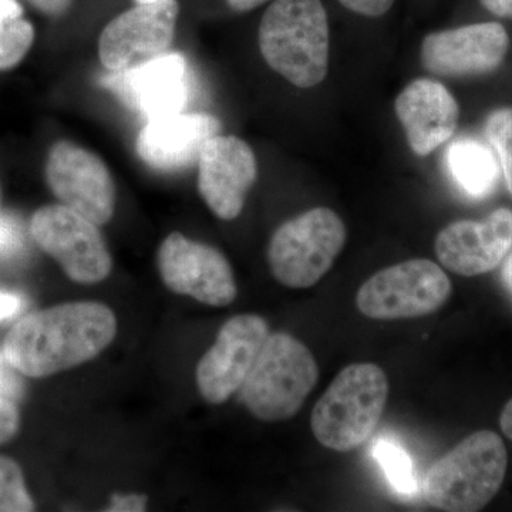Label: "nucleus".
<instances>
[{"mask_svg":"<svg viewBox=\"0 0 512 512\" xmlns=\"http://www.w3.org/2000/svg\"><path fill=\"white\" fill-rule=\"evenodd\" d=\"M117 319L97 302L62 303L10 329L3 352L20 375L47 377L90 362L113 342Z\"/></svg>","mask_w":512,"mask_h":512,"instance_id":"f257e3e1","label":"nucleus"},{"mask_svg":"<svg viewBox=\"0 0 512 512\" xmlns=\"http://www.w3.org/2000/svg\"><path fill=\"white\" fill-rule=\"evenodd\" d=\"M265 62L293 86L323 82L329 64L328 15L320 0H275L259 25Z\"/></svg>","mask_w":512,"mask_h":512,"instance_id":"f03ea898","label":"nucleus"},{"mask_svg":"<svg viewBox=\"0 0 512 512\" xmlns=\"http://www.w3.org/2000/svg\"><path fill=\"white\" fill-rule=\"evenodd\" d=\"M507 464L503 439L494 431H476L431 464L423 480L424 498L443 511L483 510L500 491Z\"/></svg>","mask_w":512,"mask_h":512,"instance_id":"7ed1b4c3","label":"nucleus"},{"mask_svg":"<svg viewBox=\"0 0 512 512\" xmlns=\"http://www.w3.org/2000/svg\"><path fill=\"white\" fill-rule=\"evenodd\" d=\"M389 399V380L375 363H353L340 370L316 403L311 427L323 447L348 453L376 430Z\"/></svg>","mask_w":512,"mask_h":512,"instance_id":"20e7f679","label":"nucleus"},{"mask_svg":"<svg viewBox=\"0 0 512 512\" xmlns=\"http://www.w3.org/2000/svg\"><path fill=\"white\" fill-rule=\"evenodd\" d=\"M318 379V363L308 346L289 333L276 332L269 333L239 390L256 419L275 423L302 409Z\"/></svg>","mask_w":512,"mask_h":512,"instance_id":"39448f33","label":"nucleus"},{"mask_svg":"<svg viewBox=\"0 0 512 512\" xmlns=\"http://www.w3.org/2000/svg\"><path fill=\"white\" fill-rule=\"evenodd\" d=\"M346 235L345 224L329 208H313L286 221L269 242L272 275L286 288H311L332 268Z\"/></svg>","mask_w":512,"mask_h":512,"instance_id":"423d86ee","label":"nucleus"},{"mask_svg":"<svg viewBox=\"0 0 512 512\" xmlns=\"http://www.w3.org/2000/svg\"><path fill=\"white\" fill-rule=\"evenodd\" d=\"M453 286L446 272L429 259H410L384 268L360 286L357 309L370 319L421 318L439 311Z\"/></svg>","mask_w":512,"mask_h":512,"instance_id":"0eeeda50","label":"nucleus"},{"mask_svg":"<svg viewBox=\"0 0 512 512\" xmlns=\"http://www.w3.org/2000/svg\"><path fill=\"white\" fill-rule=\"evenodd\" d=\"M30 234L76 284L104 281L113 269L99 225L63 204L47 205L33 215Z\"/></svg>","mask_w":512,"mask_h":512,"instance_id":"6e6552de","label":"nucleus"},{"mask_svg":"<svg viewBox=\"0 0 512 512\" xmlns=\"http://www.w3.org/2000/svg\"><path fill=\"white\" fill-rule=\"evenodd\" d=\"M178 3H137L111 20L99 39L100 62L111 73L127 72L164 55L173 45Z\"/></svg>","mask_w":512,"mask_h":512,"instance_id":"1a4fd4ad","label":"nucleus"},{"mask_svg":"<svg viewBox=\"0 0 512 512\" xmlns=\"http://www.w3.org/2000/svg\"><path fill=\"white\" fill-rule=\"evenodd\" d=\"M158 271L171 292L210 306H227L237 298L234 271L217 248L191 241L180 232L164 239L157 255Z\"/></svg>","mask_w":512,"mask_h":512,"instance_id":"9d476101","label":"nucleus"},{"mask_svg":"<svg viewBox=\"0 0 512 512\" xmlns=\"http://www.w3.org/2000/svg\"><path fill=\"white\" fill-rule=\"evenodd\" d=\"M46 180L60 204L99 227L113 218V177L104 161L92 151L72 141H59L47 157Z\"/></svg>","mask_w":512,"mask_h":512,"instance_id":"9b49d317","label":"nucleus"},{"mask_svg":"<svg viewBox=\"0 0 512 512\" xmlns=\"http://www.w3.org/2000/svg\"><path fill=\"white\" fill-rule=\"evenodd\" d=\"M268 336V323L258 315L245 313L225 322L195 372L201 396L211 404L227 402L241 389Z\"/></svg>","mask_w":512,"mask_h":512,"instance_id":"f8f14e48","label":"nucleus"},{"mask_svg":"<svg viewBox=\"0 0 512 512\" xmlns=\"http://www.w3.org/2000/svg\"><path fill=\"white\" fill-rule=\"evenodd\" d=\"M198 190L214 215L232 221L244 210L258 175L252 148L241 138H210L198 158Z\"/></svg>","mask_w":512,"mask_h":512,"instance_id":"ddd939ff","label":"nucleus"},{"mask_svg":"<svg viewBox=\"0 0 512 512\" xmlns=\"http://www.w3.org/2000/svg\"><path fill=\"white\" fill-rule=\"evenodd\" d=\"M508 46L510 37L503 25L477 23L430 33L421 46V62L439 76H481L503 64Z\"/></svg>","mask_w":512,"mask_h":512,"instance_id":"4468645a","label":"nucleus"},{"mask_svg":"<svg viewBox=\"0 0 512 512\" xmlns=\"http://www.w3.org/2000/svg\"><path fill=\"white\" fill-rule=\"evenodd\" d=\"M104 86L148 121L183 113L190 97L187 60L167 52L127 72L111 73Z\"/></svg>","mask_w":512,"mask_h":512,"instance_id":"2eb2a0df","label":"nucleus"},{"mask_svg":"<svg viewBox=\"0 0 512 512\" xmlns=\"http://www.w3.org/2000/svg\"><path fill=\"white\" fill-rule=\"evenodd\" d=\"M434 249L441 265L454 274H487L512 249V212L500 208L484 221L453 222L437 235Z\"/></svg>","mask_w":512,"mask_h":512,"instance_id":"dca6fc26","label":"nucleus"},{"mask_svg":"<svg viewBox=\"0 0 512 512\" xmlns=\"http://www.w3.org/2000/svg\"><path fill=\"white\" fill-rule=\"evenodd\" d=\"M220 133V120L211 114H171L148 121L138 133L136 150L156 170H183L197 164L207 141Z\"/></svg>","mask_w":512,"mask_h":512,"instance_id":"f3484780","label":"nucleus"},{"mask_svg":"<svg viewBox=\"0 0 512 512\" xmlns=\"http://www.w3.org/2000/svg\"><path fill=\"white\" fill-rule=\"evenodd\" d=\"M394 107L417 156H429L456 133L458 104L439 82L414 80L397 96Z\"/></svg>","mask_w":512,"mask_h":512,"instance_id":"a211bd4d","label":"nucleus"},{"mask_svg":"<svg viewBox=\"0 0 512 512\" xmlns=\"http://www.w3.org/2000/svg\"><path fill=\"white\" fill-rule=\"evenodd\" d=\"M447 167L458 187L473 198L490 195L500 178V165L493 151L473 138H460L451 144Z\"/></svg>","mask_w":512,"mask_h":512,"instance_id":"6ab92c4d","label":"nucleus"},{"mask_svg":"<svg viewBox=\"0 0 512 512\" xmlns=\"http://www.w3.org/2000/svg\"><path fill=\"white\" fill-rule=\"evenodd\" d=\"M373 456L397 493L403 495L416 493L417 481L414 477L413 461L400 444L393 440H377L373 446Z\"/></svg>","mask_w":512,"mask_h":512,"instance_id":"aec40b11","label":"nucleus"},{"mask_svg":"<svg viewBox=\"0 0 512 512\" xmlns=\"http://www.w3.org/2000/svg\"><path fill=\"white\" fill-rule=\"evenodd\" d=\"M33 40L35 29L23 16L0 23V70L16 66L29 52Z\"/></svg>","mask_w":512,"mask_h":512,"instance_id":"412c9836","label":"nucleus"},{"mask_svg":"<svg viewBox=\"0 0 512 512\" xmlns=\"http://www.w3.org/2000/svg\"><path fill=\"white\" fill-rule=\"evenodd\" d=\"M485 136L500 160L505 184L512 194V109L495 110L485 121Z\"/></svg>","mask_w":512,"mask_h":512,"instance_id":"4be33fe9","label":"nucleus"},{"mask_svg":"<svg viewBox=\"0 0 512 512\" xmlns=\"http://www.w3.org/2000/svg\"><path fill=\"white\" fill-rule=\"evenodd\" d=\"M35 510L26 491L22 470L12 458L0 456V512H29Z\"/></svg>","mask_w":512,"mask_h":512,"instance_id":"5701e85b","label":"nucleus"},{"mask_svg":"<svg viewBox=\"0 0 512 512\" xmlns=\"http://www.w3.org/2000/svg\"><path fill=\"white\" fill-rule=\"evenodd\" d=\"M23 247V234L19 222L10 215H0V258H10Z\"/></svg>","mask_w":512,"mask_h":512,"instance_id":"b1692460","label":"nucleus"},{"mask_svg":"<svg viewBox=\"0 0 512 512\" xmlns=\"http://www.w3.org/2000/svg\"><path fill=\"white\" fill-rule=\"evenodd\" d=\"M22 394L23 383L19 377V370L12 366L5 352L0 350V397L15 402Z\"/></svg>","mask_w":512,"mask_h":512,"instance_id":"393cba45","label":"nucleus"},{"mask_svg":"<svg viewBox=\"0 0 512 512\" xmlns=\"http://www.w3.org/2000/svg\"><path fill=\"white\" fill-rule=\"evenodd\" d=\"M19 429V413L15 404L0 397V444L15 436Z\"/></svg>","mask_w":512,"mask_h":512,"instance_id":"a878e982","label":"nucleus"},{"mask_svg":"<svg viewBox=\"0 0 512 512\" xmlns=\"http://www.w3.org/2000/svg\"><path fill=\"white\" fill-rule=\"evenodd\" d=\"M342 6L352 10L357 15L369 16V18H379L384 13L389 12L394 0H339Z\"/></svg>","mask_w":512,"mask_h":512,"instance_id":"bb28decb","label":"nucleus"},{"mask_svg":"<svg viewBox=\"0 0 512 512\" xmlns=\"http://www.w3.org/2000/svg\"><path fill=\"white\" fill-rule=\"evenodd\" d=\"M147 497L138 494H114L111 497L109 508L113 512H140L146 511Z\"/></svg>","mask_w":512,"mask_h":512,"instance_id":"cd10ccee","label":"nucleus"},{"mask_svg":"<svg viewBox=\"0 0 512 512\" xmlns=\"http://www.w3.org/2000/svg\"><path fill=\"white\" fill-rule=\"evenodd\" d=\"M28 2L47 16H60L67 12L73 0H28Z\"/></svg>","mask_w":512,"mask_h":512,"instance_id":"c85d7f7f","label":"nucleus"},{"mask_svg":"<svg viewBox=\"0 0 512 512\" xmlns=\"http://www.w3.org/2000/svg\"><path fill=\"white\" fill-rule=\"evenodd\" d=\"M23 302L15 293L0 292V320L12 318L22 309Z\"/></svg>","mask_w":512,"mask_h":512,"instance_id":"c756f323","label":"nucleus"},{"mask_svg":"<svg viewBox=\"0 0 512 512\" xmlns=\"http://www.w3.org/2000/svg\"><path fill=\"white\" fill-rule=\"evenodd\" d=\"M488 12L498 16V18L512 20V0H480Z\"/></svg>","mask_w":512,"mask_h":512,"instance_id":"7c9ffc66","label":"nucleus"},{"mask_svg":"<svg viewBox=\"0 0 512 512\" xmlns=\"http://www.w3.org/2000/svg\"><path fill=\"white\" fill-rule=\"evenodd\" d=\"M19 16H23V9L18 0H0V23Z\"/></svg>","mask_w":512,"mask_h":512,"instance_id":"2f4dec72","label":"nucleus"},{"mask_svg":"<svg viewBox=\"0 0 512 512\" xmlns=\"http://www.w3.org/2000/svg\"><path fill=\"white\" fill-rule=\"evenodd\" d=\"M500 424L505 436L512 440V399L505 404L503 413H501Z\"/></svg>","mask_w":512,"mask_h":512,"instance_id":"473e14b6","label":"nucleus"},{"mask_svg":"<svg viewBox=\"0 0 512 512\" xmlns=\"http://www.w3.org/2000/svg\"><path fill=\"white\" fill-rule=\"evenodd\" d=\"M266 0H228L229 6L237 12H247L261 6Z\"/></svg>","mask_w":512,"mask_h":512,"instance_id":"72a5a7b5","label":"nucleus"},{"mask_svg":"<svg viewBox=\"0 0 512 512\" xmlns=\"http://www.w3.org/2000/svg\"><path fill=\"white\" fill-rule=\"evenodd\" d=\"M503 282L505 288L508 289V292L511 293L512 296V255L507 259L503 268Z\"/></svg>","mask_w":512,"mask_h":512,"instance_id":"f704fd0d","label":"nucleus"},{"mask_svg":"<svg viewBox=\"0 0 512 512\" xmlns=\"http://www.w3.org/2000/svg\"><path fill=\"white\" fill-rule=\"evenodd\" d=\"M156 2H163V0H136V3H140V5H143V3H156Z\"/></svg>","mask_w":512,"mask_h":512,"instance_id":"c9c22d12","label":"nucleus"}]
</instances>
